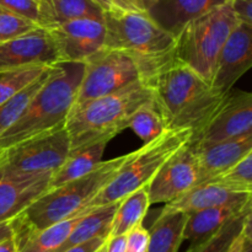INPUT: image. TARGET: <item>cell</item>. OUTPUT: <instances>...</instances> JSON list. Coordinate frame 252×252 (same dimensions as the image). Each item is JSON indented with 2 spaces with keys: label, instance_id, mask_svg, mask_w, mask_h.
I'll return each mask as SVG.
<instances>
[{
  "label": "cell",
  "instance_id": "4dcf8cb0",
  "mask_svg": "<svg viewBox=\"0 0 252 252\" xmlns=\"http://www.w3.org/2000/svg\"><path fill=\"white\" fill-rule=\"evenodd\" d=\"M0 7L37 24L39 9L37 0H0Z\"/></svg>",
  "mask_w": 252,
  "mask_h": 252
},
{
  "label": "cell",
  "instance_id": "30bf717a",
  "mask_svg": "<svg viewBox=\"0 0 252 252\" xmlns=\"http://www.w3.org/2000/svg\"><path fill=\"white\" fill-rule=\"evenodd\" d=\"M245 135H252V94L231 89L189 145H211Z\"/></svg>",
  "mask_w": 252,
  "mask_h": 252
},
{
  "label": "cell",
  "instance_id": "8992f818",
  "mask_svg": "<svg viewBox=\"0 0 252 252\" xmlns=\"http://www.w3.org/2000/svg\"><path fill=\"white\" fill-rule=\"evenodd\" d=\"M192 130L166 129L150 143L130 154L110 184L90 202L86 213L94 208L116 203L132 192L148 186L160 169L189 143Z\"/></svg>",
  "mask_w": 252,
  "mask_h": 252
},
{
  "label": "cell",
  "instance_id": "836d02e7",
  "mask_svg": "<svg viewBox=\"0 0 252 252\" xmlns=\"http://www.w3.org/2000/svg\"><path fill=\"white\" fill-rule=\"evenodd\" d=\"M229 252H252V231L250 226H245L243 234L239 236Z\"/></svg>",
  "mask_w": 252,
  "mask_h": 252
},
{
  "label": "cell",
  "instance_id": "ffe728a7",
  "mask_svg": "<svg viewBox=\"0 0 252 252\" xmlns=\"http://www.w3.org/2000/svg\"><path fill=\"white\" fill-rule=\"evenodd\" d=\"M76 19L103 20V10L94 0H39L37 24L42 29Z\"/></svg>",
  "mask_w": 252,
  "mask_h": 252
},
{
  "label": "cell",
  "instance_id": "b9f144b4",
  "mask_svg": "<svg viewBox=\"0 0 252 252\" xmlns=\"http://www.w3.org/2000/svg\"><path fill=\"white\" fill-rule=\"evenodd\" d=\"M145 1V7H147V10H148V7H149V5H150V2H152V0H144Z\"/></svg>",
  "mask_w": 252,
  "mask_h": 252
},
{
  "label": "cell",
  "instance_id": "ee69618b",
  "mask_svg": "<svg viewBox=\"0 0 252 252\" xmlns=\"http://www.w3.org/2000/svg\"><path fill=\"white\" fill-rule=\"evenodd\" d=\"M37 1H38V2H39V0H37Z\"/></svg>",
  "mask_w": 252,
  "mask_h": 252
},
{
  "label": "cell",
  "instance_id": "1f68e13d",
  "mask_svg": "<svg viewBox=\"0 0 252 252\" xmlns=\"http://www.w3.org/2000/svg\"><path fill=\"white\" fill-rule=\"evenodd\" d=\"M149 245V233L143 223L138 224L126 235L125 252H147Z\"/></svg>",
  "mask_w": 252,
  "mask_h": 252
},
{
  "label": "cell",
  "instance_id": "52a82bcc",
  "mask_svg": "<svg viewBox=\"0 0 252 252\" xmlns=\"http://www.w3.org/2000/svg\"><path fill=\"white\" fill-rule=\"evenodd\" d=\"M238 24L229 0L213 7L182 29L176 37L175 58L211 84L219 52Z\"/></svg>",
  "mask_w": 252,
  "mask_h": 252
},
{
  "label": "cell",
  "instance_id": "ba28073f",
  "mask_svg": "<svg viewBox=\"0 0 252 252\" xmlns=\"http://www.w3.org/2000/svg\"><path fill=\"white\" fill-rule=\"evenodd\" d=\"M139 81H145V76L134 59L123 52L102 48L84 63L83 79L71 112L90 101L115 94Z\"/></svg>",
  "mask_w": 252,
  "mask_h": 252
},
{
  "label": "cell",
  "instance_id": "3957f363",
  "mask_svg": "<svg viewBox=\"0 0 252 252\" xmlns=\"http://www.w3.org/2000/svg\"><path fill=\"white\" fill-rule=\"evenodd\" d=\"M130 154L102 161L90 174L49 189L11 220L14 235L43 230L66 219L85 214L90 202L110 184L128 161Z\"/></svg>",
  "mask_w": 252,
  "mask_h": 252
},
{
  "label": "cell",
  "instance_id": "ac0fdd59",
  "mask_svg": "<svg viewBox=\"0 0 252 252\" xmlns=\"http://www.w3.org/2000/svg\"><path fill=\"white\" fill-rule=\"evenodd\" d=\"M251 207L252 199H249L245 202H235L189 214L184 230V240L191 243L189 248L201 245L218 233L229 221L245 213L246 211H250Z\"/></svg>",
  "mask_w": 252,
  "mask_h": 252
},
{
  "label": "cell",
  "instance_id": "603a6c76",
  "mask_svg": "<svg viewBox=\"0 0 252 252\" xmlns=\"http://www.w3.org/2000/svg\"><path fill=\"white\" fill-rule=\"evenodd\" d=\"M189 214L174 212L160 213L148 230L149 245L147 252H179L184 241V230Z\"/></svg>",
  "mask_w": 252,
  "mask_h": 252
},
{
  "label": "cell",
  "instance_id": "f35d334b",
  "mask_svg": "<svg viewBox=\"0 0 252 252\" xmlns=\"http://www.w3.org/2000/svg\"><path fill=\"white\" fill-rule=\"evenodd\" d=\"M0 252H19L17 251L14 238H10L7 240L0 243Z\"/></svg>",
  "mask_w": 252,
  "mask_h": 252
},
{
  "label": "cell",
  "instance_id": "60d3db41",
  "mask_svg": "<svg viewBox=\"0 0 252 252\" xmlns=\"http://www.w3.org/2000/svg\"><path fill=\"white\" fill-rule=\"evenodd\" d=\"M5 157H6V149L0 147V165H1L2 161L5 160Z\"/></svg>",
  "mask_w": 252,
  "mask_h": 252
},
{
  "label": "cell",
  "instance_id": "d6a6232c",
  "mask_svg": "<svg viewBox=\"0 0 252 252\" xmlns=\"http://www.w3.org/2000/svg\"><path fill=\"white\" fill-rule=\"evenodd\" d=\"M229 2L238 21L252 26V0H229Z\"/></svg>",
  "mask_w": 252,
  "mask_h": 252
},
{
  "label": "cell",
  "instance_id": "44dd1931",
  "mask_svg": "<svg viewBox=\"0 0 252 252\" xmlns=\"http://www.w3.org/2000/svg\"><path fill=\"white\" fill-rule=\"evenodd\" d=\"M120 202L107 204V206L98 207L89 211L84 214L73 230L69 234L68 239L64 241L63 245L59 248L57 252H63L66 249L73 246L80 245L95 238L108 239L111 234V226H112L113 217Z\"/></svg>",
  "mask_w": 252,
  "mask_h": 252
},
{
  "label": "cell",
  "instance_id": "74e56055",
  "mask_svg": "<svg viewBox=\"0 0 252 252\" xmlns=\"http://www.w3.org/2000/svg\"><path fill=\"white\" fill-rule=\"evenodd\" d=\"M12 235H14V231H12L11 221L0 223V243L12 238Z\"/></svg>",
  "mask_w": 252,
  "mask_h": 252
},
{
  "label": "cell",
  "instance_id": "d590c367",
  "mask_svg": "<svg viewBox=\"0 0 252 252\" xmlns=\"http://www.w3.org/2000/svg\"><path fill=\"white\" fill-rule=\"evenodd\" d=\"M113 6L126 11L147 12L144 0H112Z\"/></svg>",
  "mask_w": 252,
  "mask_h": 252
},
{
  "label": "cell",
  "instance_id": "9a60e30c",
  "mask_svg": "<svg viewBox=\"0 0 252 252\" xmlns=\"http://www.w3.org/2000/svg\"><path fill=\"white\" fill-rule=\"evenodd\" d=\"M52 175L15 174L0 165V223L14 220L48 192Z\"/></svg>",
  "mask_w": 252,
  "mask_h": 252
},
{
  "label": "cell",
  "instance_id": "7402d4cb",
  "mask_svg": "<svg viewBox=\"0 0 252 252\" xmlns=\"http://www.w3.org/2000/svg\"><path fill=\"white\" fill-rule=\"evenodd\" d=\"M107 144V140H102L83 149L70 152L64 164L52 175L49 189L62 186L66 182L80 179L94 171L102 162L103 153Z\"/></svg>",
  "mask_w": 252,
  "mask_h": 252
},
{
  "label": "cell",
  "instance_id": "d4e9b609",
  "mask_svg": "<svg viewBox=\"0 0 252 252\" xmlns=\"http://www.w3.org/2000/svg\"><path fill=\"white\" fill-rule=\"evenodd\" d=\"M150 206L148 186L142 187L121 199L113 217L110 238L127 235L138 224L143 223Z\"/></svg>",
  "mask_w": 252,
  "mask_h": 252
},
{
  "label": "cell",
  "instance_id": "e0dca14e",
  "mask_svg": "<svg viewBox=\"0 0 252 252\" xmlns=\"http://www.w3.org/2000/svg\"><path fill=\"white\" fill-rule=\"evenodd\" d=\"M228 0H152L147 14L165 31L179 36L192 20Z\"/></svg>",
  "mask_w": 252,
  "mask_h": 252
},
{
  "label": "cell",
  "instance_id": "83f0119b",
  "mask_svg": "<svg viewBox=\"0 0 252 252\" xmlns=\"http://www.w3.org/2000/svg\"><path fill=\"white\" fill-rule=\"evenodd\" d=\"M207 182L235 193H252V153L225 172Z\"/></svg>",
  "mask_w": 252,
  "mask_h": 252
},
{
  "label": "cell",
  "instance_id": "5bb4252c",
  "mask_svg": "<svg viewBox=\"0 0 252 252\" xmlns=\"http://www.w3.org/2000/svg\"><path fill=\"white\" fill-rule=\"evenodd\" d=\"M58 63L53 39L42 27L0 43V73L32 66H53Z\"/></svg>",
  "mask_w": 252,
  "mask_h": 252
},
{
  "label": "cell",
  "instance_id": "7a4b0ae2",
  "mask_svg": "<svg viewBox=\"0 0 252 252\" xmlns=\"http://www.w3.org/2000/svg\"><path fill=\"white\" fill-rule=\"evenodd\" d=\"M84 74V63H58L19 120L0 135L4 149L65 127Z\"/></svg>",
  "mask_w": 252,
  "mask_h": 252
},
{
  "label": "cell",
  "instance_id": "7bdbcfd3",
  "mask_svg": "<svg viewBox=\"0 0 252 252\" xmlns=\"http://www.w3.org/2000/svg\"><path fill=\"white\" fill-rule=\"evenodd\" d=\"M97 252H106V244H105V245H103L102 248H101L100 250H98Z\"/></svg>",
  "mask_w": 252,
  "mask_h": 252
},
{
  "label": "cell",
  "instance_id": "8d00e7d4",
  "mask_svg": "<svg viewBox=\"0 0 252 252\" xmlns=\"http://www.w3.org/2000/svg\"><path fill=\"white\" fill-rule=\"evenodd\" d=\"M126 235L108 238L106 243V252H125Z\"/></svg>",
  "mask_w": 252,
  "mask_h": 252
},
{
  "label": "cell",
  "instance_id": "d6986e66",
  "mask_svg": "<svg viewBox=\"0 0 252 252\" xmlns=\"http://www.w3.org/2000/svg\"><path fill=\"white\" fill-rule=\"evenodd\" d=\"M249 199H252V193H235L216 184L203 182L196 185L186 193L165 204L161 213L180 212V213L192 214L213 207L235 203V202H245Z\"/></svg>",
  "mask_w": 252,
  "mask_h": 252
},
{
  "label": "cell",
  "instance_id": "9c48e42d",
  "mask_svg": "<svg viewBox=\"0 0 252 252\" xmlns=\"http://www.w3.org/2000/svg\"><path fill=\"white\" fill-rule=\"evenodd\" d=\"M70 154L65 127L6 149L1 167L15 174H54Z\"/></svg>",
  "mask_w": 252,
  "mask_h": 252
},
{
  "label": "cell",
  "instance_id": "5b68a950",
  "mask_svg": "<svg viewBox=\"0 0 252 252\" xmlns=\"http://www.w3.org/2000/svg\"><path fill=\"white\" fill-rule=\"evenodd\" d=\"M153 101V91L145 81H139L111 95L85 103L69 115L65 129L70 152L111 139L127 129L133 113Z\"/></svg>",
  "mask_w": 252,
  "mask_h": 252
},
{
  "label": "cell",
  "instance_id": "ab89813d",
  "mask_svg": "<svg viewBox=\"0 0 252 252\" xmlns=\"http://www.w3.org/2000/svg\"><path fill=\"white\" fill-rule=\"evenodd\" d=\"M94 1L97 2V4L100 5L101 7H102L103 12L107 11V10L112 9V7H113V2H112V0H94Z\"/></svg>",
  "mask_w": 252,
  "mask_h": 252
},
{
  "label": "cell",
  "instance_id": "7c38bea8",
  "mask_svg": "<svg viewBox=\"0 0 252 252\" xmlns=\"http://www.w3.org/2000/svg\"><path fill=\"white\" fill-rule=\"evenodd\" d=\"M252 65V26L239 22L219 52L211 86L228 94Z\"/></svg>",
  "mask_w": 252,
  "mask_h": 252
},
{
  "label": "cell",
  "instance_id": "cb8c5ba5",
  "mask_svg": "<svg viewBox=\"0 0 252 252\" xmlns=\"http://www.w3.org/2000/svg\"><path fill=\"white\" fill-rule=\"evenodd\" d=\"M66 219V220L57 223L54 225L48 226L43 230L34 231V233L21 234L14 235L15 244H16L19 252H57L59 250L64 241L68 239L69 234L73 230L74 226L83 217Z\"/></svg>",
  "mask_w": 252,
  "mask_h": 252
},
{
  "label": "cell",
  "instance_id": "f1b7e54d",
  "mask_svg": "<svg viewBox=\"0 0 252 252\" xmlns=\"http://www.w3.org/2000/svg\"><path fill=\"white\" fill-rule=\"evenodd\" d=\"M48 66H32L0 73V106L36 80Z\"/></svg>",
  "mask_w": 252,
  "mask_h": 252
},
{
  "label": "cell",
  "instance_id": "f546056e",
  "mask_svg": "<svg viewBox=\"0 0 252 252\" xmlns=\"http://www.w3.org/2000/svg\"><path fill=\"white\" fill-rule=\"evenodd\" d=\"M38 27L36 22L0 7V43L24 36Z\"/></svg>",
  "mask_w": 252,
  "mask_h": 252
},
{
  "label": "cell",
  "instance_id": "4316f807",
  "mask_svg": "<svg viewBox=\"0 0 252 252\" xmlns=\"http://www.w3.org/2000/svg\"><path fill=\"white\" fill-rule=\"evenodd\" d=\"M128 128H130L144 144L150 143L166 130L164 120L153 101L140 106L133 113L128 122Z\"/></svg>",
  "mask_w": 252,
  "mask_h": 252
},
{
  "label": "cell",
  "instance_id": "e575fe53",
  "mask_svg": "<svg viewBox=\"0 0 252 252\" xmlns=\"http://www.w3.org/2000/svg\"><path fill=\"white\" fill-rule=\"evenodd\" d=\"M107 240L108 239H103V238L91 239V240L80 244V245H76V246H73V248L66 249V250L63 252H97L106 243H107Z\"/></svg>",
  "mask_w": 252,
  "mask_h": 252
},
{
  "label": "cell",
  "instance_id": "484cf974",
  "mask_svg": "<svg viewBox=\"0 0 252 252\" xmlns=\"http://www.w3.org/2000/svg\"><path fill=\"white\" fill-rule=\"evenodd\" d=\"M250 221L251 209L225 224L218 233L214 234L201 245L189 248L186 252H229Z\"/></svg>",
  "mask_w": 252,
  "mask_h": 252
},
{
  "label": "cell",
  "instance_id": "8fae6325",
  "mask_svg": "<svg viewBox=\"0 0 252 252\" xmlns=\"http://www.w3.org/2000/svg\"><path fill=\"white\" fill-rule=\"evenodd\" d=\"M46 30L53 39L59 63H85L105 46L103 20L76 19Z\"/></svg>",
  "mask_w": 252,
  "mask_h": 252
},
{
  "label": "cell",
  "instance_id": "4fadbf2b",
  "mask_svg": "<svg viewBox=\"0 0 252 252\" xmlns=\"http://www.w3.org/2000/svg\"><path fill=\"white\" fill-rule=\"evenodd\" d=\"M198 181L196 155L189 145L177 152L148 185L150 204L169 203L194 187Z\"/></svg>",
  "mask_w": 252,
  "mask_h": 252
},
{
  "label": "cell",
  "instance_id": "277c9868",
  "mask_svg": "<svg viewBox=\"0 0 252 252\" xmlns=\"http://www.w3.org/2000/svg\"><path fill=\"white\" fill-rule=\"evenodd\" d=\"M105 46L134 59L145 81L175 59L176 37L159 26L147 12L113 6L103 12Z\"/></svg>",
  "mask_w": 252,
  "mask_h": 252
},
{
  "label": "cell",
  "instance_id": "2e32d148",
  "mask_svg": "<svg viewBox=\"0 0 252 252\" xmlns=\"http://www.w3.org/2000/svg\"><path fill=\"white\" fill-rule=\"evenodd\" d=\"M192 147V145H191ZM198 167L197 185L223 174L252 153V135L224 140L211 145L192 147Z\"/></svg>",
  "mask_w": 252,
  "mask_h": 252
},
{
  "label": "cell",
  "instance_id": "6da1fadb",
  "mask_svg": "<svg viewBox=\"0 0 252 252\" xmlns=\"http://www.w3.org/2000/svg\"><path fill=\"white\" fill-rule=\"evenodd\" d=\"M166 129H189L196 137L226 94L211 86L176 58L147 81Z\"/></svg>",
  "mask_w": 252,
  "mask_h": 252
}]
</instances>
